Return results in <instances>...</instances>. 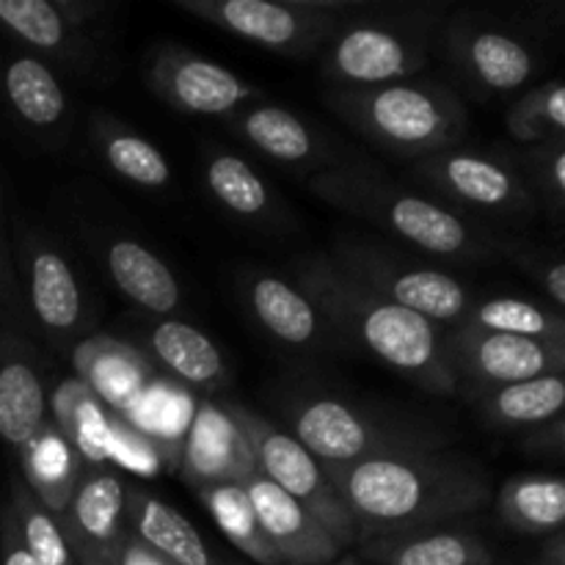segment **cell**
<instances>
[{
	"mask_svg": "<svg viewBox=\"0 0 565 565\" xmlns=\"http://www.w3.org/2000/svg\"><path fill=\"white\" fill-rule=\"evenodd\" d=\"M436 25L439 9L434 3H367L337 28L323 47L320 72L337 88L408 81L428 64Z\"/></svg>",
	"mask_w": 565,
	"mask_h": 565,
	"instance_id": "6",
	"label": "cell"
},
{
	"mask_svg": "<svg viewBox=\"0 0 565 565\" xmlns=\"http://www.w3.org/2000/svg\"><path fill=\"white\" fill-rule=\"evenodd\" d=\"M500 257L511 259L546 298V307L563 315L565 309V263L561 254L546 252V248L530 246L524 241H513V237H502Z\"/></svg>",
	"mask_w": 565,
	"mask_h": 565,
	"instance_id": "39",
	"label": "cell"
},
{
	"mask_svg": "<svg viewBox=\"0 0 565 565\" xmlns=\"http://www.w3.org/2000/svg\"><path fill=\"white\" fill-rule=\"evenodd\" d=\"M17 456H20V478L25 480L33 497L58 519L66 511L77 480L86 472L77 452L58 434V428L47 423L17 450Z\"/></svg>",
	"mask_w": 565,
	"mask_h": 565,
	"instance_id": "31",
	"label": "cell"
},
{
	"mask_svg": "<svg viewBox=\"0 0 565 565\" xmlns=\"http://www.w3.org/2000/svg\"><path fill=\"white\" fill-rule=\"evenodd\" d=\"M127 527L169 565H232L177 508L143 486H127Z\"/></svg>",
	"mask_w": 565,
	"mask_h": 565,
	"instance_id": "25",
	"label": "cell"
},
{
	"mask_svg": "<svg viewBox=\"0 0 565 565\" xmlns=\"http://www.w3.org/2000/svg\"><path fill=\"white\" fill-rule=\"evenodd\" d=\"M445 353L456 392L478 395L494 386L519 384V381L555 375L565 370L563 342L522 340V337L489 334L467 326L445 329Z\"/></svg>",
	"mask_w": 565,
	"mask_h": 565,
	"instance_id": "13",
	"label": "cell"
},
{
	"mask_svg": "<svg viewBox=\"0 0 565 565\" xmlns=\"http://www.w3.org/2000/svg\"><path fill=\"white\" fill-rule=\"evenodd\" d=\"M527 439H524V450L533 452V456H552L563 458V445H565V425L563 417L552 419V423L541 425V428L524 430Z\"/></svg>",
	"mask_w": 565,
	"mask_h": 565,
	"instance_id": "41",
	"label": "cell"
},
{
	"mask_svg": "<svg viewBox=\"0 0 565 565\" xmlns=\"http://www.w3.org/2000/svg\"><path fill=\"white\" fill-rule=\"evenodd\" d=\"M108 557L114 565H169L152 546L143 544L138 535L130 533V530L116 541V546L108 552Z\"/></svg>",
	"mask_w": 565,
	"mask_h": 565,
	"instance_id": "42",
	"label": "cell"
},
{
	"mask_svg": "<svg viewBox=\"0 0 565 565\" xmlns=\"http://www.w3.org/2000/svg\"><path fill=\"white\" fill-rule=\"evenodd\" d=\"M408 177L450 210L461 207L500 218L530 215L539 210L533 193L502 149L494 154L463 147L441 149L414 160Z\"/></svg>",
	"mask_w": 565,
	"mask_h": 565,
	"instance_id": "11",
	"label": "cell"
},
{
	"mask_svg": "<svg viewBox=\"0 0 565 565\" xmlns=\"http://www.w3.org/2000/svg\"><path fill=\"white\" fill-rule=\"evenodd\" d=\"M527 565H565L563 530H561V533L550 535V539H544V550H541V555Z\"/></svg>",
	"mask_w": 565,
	"mask_h": 565,
	"instance_id": "44",
	"label": "cell"
},
{
	"mask_svg": "<svg viewBox=\"0 0 565 565\" xmlns=\"http://www.w3.org/2000/svg\"><path fill=\"white\" fill-rule=\"evenodd\" d=\"M221 121L246 147L265 154L274 163L287 166V169L318 174V171L345 163V158L337 154V149L331 147V141L318 127L309 125L303 116L285 108V105L254 99V103H246L221 116Z\"/></svg>",
	"mask_w": 565,
	"mask_h": 565,
	"instance_id": "16",
	"label": "cell"
},
{
	"mask_svg": "<svg viewBox=\"0 0 565 565\" xmlns=\"http://www.w3.org/2000/svg\"><path fill=\"white\" fill-rule=\"evenodd\" d=\"M143 356L158 362L180 384L204 395H218L230 386L232 375L221 348L196 326L174 318H158L143 329Z\"/></svg>",
	"mask_w": 565,
	"mask_h": 565,
	"instance_id": "23",
	"label": "cell"
},
{
	"mask_svg": "<svg viewBox=\"0 0 565 565\" xmlns=\"http://www.w3.org/2000/svg\"><path fill=\"white\" fill-rule=\"evenodd\" d=\"M6 511L11 513L17 535L22 546L36 565H81L70 541L64 539L58 527V519L33 497L25 480L20 475L9 478V497H6Z\"/></svg>",
	"mask_w": 565,
	"mask_h": 565,
	"instance_id": "35",
	"label": "cell"
},
{
	"mask_svg": "<svg viewBox=\"0 0 565 565\" xmlns=\"http://www.w3.org/2000/svg\"><path fill=\"white\" fill-rule=\"evenodd\" d=\"M458 326L489 334L522 337V340L563 342L565 345V318L546 303L527 301V298H486L475 301Z\"/></svg>",
	"mask_w": 565,
	"mask_h": 565,
	"instance_id": "34",
	"label": "cell"
},
{
	"mask_svg": "<svg viewBox=\"0 0 565 565\" xmlns=\"http://www.w3.org/2000/svg\"><path fill=\"white\" fill-rule=\"evenodd\" d=\"M177 467L188 489L202 491L224 483H243L257 463L241 428L232 423L221 403L207 397L193 412Z\"/></svg>",
	"mask_w": 565,
	"mask_h": 565,
	"instance_id": "19",
	"label": "cell"
},
{
	"mask_svg": "<svg viewBox=\"0 0 565 565\" xmlns=\"http://www.w3.org/2000/svg\"><path fill=\"white\" fill-rule=\"evenodd\" d=\"M309 193L434 259L480 265L500 257L502 252V235H491L434 196L401 185L362 160H345L334 169L312 174Z\"/></svg>",
	"mask_w": 565,
	"mask_h": 565,
	"instance_id": "3",
	"label": "cell"
},
{
	"mask_svg": "<svg viewBox=\"0 0 565 565\" xmlns=\"http://www.w3.org/2000/svg\"><path fill=\"white\" fill-rule=\"evenodd\" d=\"M497 516L513 533L550 539L565 519V480L557 475H513L497 491Z\"/></svg>",
	"mask_w": 565,
	"mask_h": 565,
	"instance_id": "32",
	"label": "cell"
},
{
	"mask_svg": "<svg viewBox=\"0 0 565 565\" xmlns=\"http://www.w3.org/2000/svg\"><path fill=\"white\" fill-rule=\"evenodd\" d=\"M0 565H36L33 557L25 552V546H22L6 505L0 508Z\"/></svg>",
	"mask_w": 565,
	"mask_h": 565,
	"instance_id": "43",
	"label": "cell"
},
{
	"mask_svg": "<svg viewBox=\"0 0 565 565\" xmlns=\"http://www.w3.org/2000/svg\"><path fill=\"white\" fill-rule=\"evenodd\" d=\"M502 154L513 163L524 185L533 193L535 204L550 210L552 218L561 221L565 213V141L530 143V147H502Z\"/></svg>",
	"mask_w": 565,
	"mask_h": 565,
	"instance_id": "37",
	"label": "cell"
},
{
	"mask_svg": "<svg viewBox=\"0 0 565 565\" xmlns=\"http://www.w3.org/2000/svg\"><path fill=\"white\" fill-rule=\"evenodd\" d=\"M373 565H494V552L472 530L452 524L359 541Z\"/></svg>",
	"mask_w": 565,
	"mask_h": 565,
	"instance_id": "24",
	"label": "cell"
},
{
	"mask_svg": "<svg viewBox=\"0 0 565 565\" xmlns=\"http://www.w3.org/2000/svg\"><path fill=\"white\" fill-rule=\"evenodd\" d=\"M505 130L516 147L563 138L565 130V86L546 81L527 88L505 116Z\"/></svg>",
	"mask_w": 565,
	"mask_h": 565,
	"instance_id": "38",
	"label": "cell"
},
{
	"mask_svg": "<svg viewBox=\"0 0 565 565\" xmlns=\"http://www.w3.org/2000/svg\"><path fill=\"white\" fill-rule=\"evenodd\" d=\"M180 11L248 44L312 58L337 28L364 9V0H171Z\"/></svg>",
	"mask_w": 565,
	"mask_h": 565,
	"instance_id": "7",
	"label": "cell"
},
{
	"mask_svg": "<svg viewBox=\"0 0 565 565\" xmlns=\"http://www.w3.org/2000/svg\"><path fill=\"white\" fill-rule=\"evenodd\" d=\"M58 527L72 552L108 555L127 533V483L114 469H86L72 491Z\"/></svg>",
	"mask_w": 565,
	"mask_h": 565,
	"instance_id": "22",
	"label": "cell"
},
{
	"mask_svg": "<svg viewBox=\"0 0 565 565\" xmlns=\"http://www.w3.org/2000/svg\"><path fill=\"white\" fill-rule=\"evenodd\" d=\"M75 557L81 565H114L108 555H97V552H75Z\"/></svg>",
	"mask_w": 565,
	"mask_h": 565,
	"instance_id": "45",
	"label": "cell"
},
{
	"mask_svg": "<svg viewBox=\"0 0 565 565\" xmlns=\"http://www.w3.org/2000/svg\"><path fill=\"white\" fill-rule=\"evenodd\" d=\"M202 177L210 196L232 218L248 224H281V199L270 191L268 182L230 149L213 147L204 152Z\"/></svg>",
	"mask_w": 565,
	"mask_h": 565,
	"instance_id": "28",
	"label": "cell"
},
{
	"mask_svg": "<svg viewBox=\"0 0 565 565\" xmlns=\"http://www.w3.org/2000/svg\"><path fill=\"white\" fill-rule=\"evenodd\" d=\"M281 417L287 434L323 467L445 450L452 439V430L439 419L353 403L329 392H292L281 401Z\"/></svg>",
	"mask_w": 565,
	"mask_h": 565,
	"instance_id": "4",
	"label": "cell"
},
{
	"mask_svg": "<svg viewBox=\"0 0 565 565\" xmlns=\"http://www.w3.org/2000/svg\"><path fill=\"white\" fill-rule=\"evenodd\" d=\"M326 257L364 290L441 329L461 323L475 303L472 292L461 279L428 263H419L386 243L340 237Z\"/></svg>",
	"mask_w": 565,
	"mask_h": 565,
	"instance_id": "8",
	"label": "cell"
},
{
	"mask_svg": "<svg viewBox=\"0 0 565 565\" xmlns=\"http://www.w3.org/2000/svg\"><path fill=\"white\" fill-rule=\"evenodd\" d=\"M81 381L110 408L125 412L149 386V359L108 337H94L77 345L75 353Z\"/></svg>",
	"mask_w": 565,
	"mask_h": 565,
	"instance_id": "29",
	"label": "cell"
},
{
	"mask_svg": "<svg viewBox=\"0 0 565 565\" xmlns=\"http://www.w3.org/2000/svg\"><path fill=\"white\" fill-rule=\"evenodd\" d=\"M323 469L351 513L356 544L452 524L494 500L483 463L447 447Z\"/></svg>",
	"mask_w": 565,
	"mask_h": 565,
	"instance_id": "1",
	"label": "cell"
},
{
	"mask_svg": "<svg viewBox=\"0 0 565 565\" xmlns=\"http://www.w3.org/2000/svg\"><path fill=\"white\" fill-rule=\"evenodd\" d=\"M143 83L160 103L188 116L221 119L230 110L259 99V88L243 81L237 72L174 44H163L149 55Z\"/></svg>",
	"mask_w": 565,
	"mask_h": 565,
	"instance_id": "15",
	"label": "cell"
},
{
	"mask_svg": "<svg viewBox=\"0 0 565 565\" xmlns=\"http://www.w3.org/2000/svg\"><path fill=\"white\" fill-rule=\"evenodd\" d=\"M47 412L55 419L50 423L70 441L72 450L86 469H108L110 445H114L116 414L83 384L81 379L61 381L53 397H47Z\"/></svg>",
	"mask_w": 565,
	"mask_h": 565,
	"instance_id": "27",
	"label": "cell"
},
{
	"mask_svg": "<svg viewBox=\"0 0 565 565\" xmlns=\"http://www.w3.org/2000/svg\"><path fill=\"white\" fill-rule=\"evenodd\" d=\"M292 285L315 303L351 351L356 348L379 359L430 395H456L441 326L364 290L326 254L298 259L292 265Z\"/></svg>",
	"mask_w": 565,
	"mask_h": 565,
	"instance_id": "2",
	"label": "cell"
},
{
	"mask_svg": "<svg viewBox=\"0 0 565 565\" xmlns=\"http://www.w3.org/2000/svg\"><path fill=\"white\" fill-rule=\"evenodd\" d=\"M105 11V0H0V31L47 66L103 75L105 47L97 25Z\"/></svg>",
	"mask_w": 565,
	"mask_h": 565,
	"instance_id": "10",
	"label": "cell"
},
{
	"mask_svg": "<svg viewBox=\"0 0 565 565\" xmlns=\"http://www.w3.org/2000/svg\"><path fill=\"white\" fill-rule=\"evenodd\" d=\"M14 265L33 331H39L53 351L77 348V340L83 342L92 323V309L66 254L42 232L20 230Z\"/></svg>",
	"mask_w": 565,
	"mask_h": 565,
	"instance_id": "12",
	"label": "cell"
},
{
	"mask_svg": "<svg viewBox=\"0 0 565 565\" xmlns=\"http://www.w3.org/2000/svg\"><path fill=\"white\" fill-rule=\"evenodd\" d=\"M0 99L25 130L64 141L72 125L70 97L53 66L36 55H0Z\"/></svg>",
	"mask_w": 565,
	"mask_h": 565,
	"instance_id": "21",
	"label": "cell"
},
{
	"mask_svg": "<svg viewBox=\"0 0 565 565\" xmlns=\"http://www.w3.org/2000/svg\"><path fill=\"white\" fill-rule=\"evenodd\" d=\"M326 565H362V561H359V557H351V555H348V557H337V561H331V563H326Z\"/></svg>",
	"mask_w": 565,
	"mask_h": 565,
	"instance_id": "46",
	"label": "cell"
},
{
	"mask_svg": "<svg viewBox=\"0 0 565 565\" xmlns=\"http://www.w3.org/2000/svg\"><path fill=\"white\" fill-rule=\"evenodd\" d=\"M323 105L386 154L419 160L461 147L469 114L458 92L439 81H395L362 88H326Z\"/></svg>",
	"mask_w": 565,
	"mask_h": 565,
	"instance_id": "5",
	"label": "cell"
},
{
	"mask_svg": "<svg viewBox=\"0 0 565 565\" xmlns=\"http://www.w3.org/2000/svg\"><path fill=\"white\" fill-rule=\"evenodd\" d=\"M47 397L36 348L0 309V439L14 452L50 423Z\"/></svg>",
	"mask_w": 565,
	"mask_h": 565,
	"instance_id": "18",
	"label": "cell"
},
{
	"mask_svg": "<svg viewBox=\"0 0 565 565\" xmlns=\"http://www.w3.org/2000/svg\"><path fill=\"white\" fill-rule=\"evenodd\" d=\"M105 270L121 296L154 318H171L180 309L182 290L174 270L143 243L116 237L105 248Z\"/></svg>",
	"mask_w": 565,
	"mask_h": 565,
	"instance_id": "26",
	"label": "cell"
},
{
	"mask_svg": "<svg viewBox=\"0 0 565 565\" xmlns=\"http://www.w3.org/2000/svg\"><path fill=\"white\" fill-rule=\"evenodd\" d=\"M447 55L458 77L475 94H505L522 88L539 72V55L522 33L478 14L447 22Z\"/></svg>",
	"mask_w": 565,
	"mask_h": 565,
	"instance_id": "14",
	"label": "cell"
},
{
	"mask_svg": "<svg viewBox=\"0 0 565 565\" xmlns=\"http://www.w3.org/2000/svg\"><path fill=\"white\" fill-rule=\"evenodd\" d=\"M469 401L475 403V412L489 428L533 430L563 417L565 381L563 373L539 375L519 384L483 390L478 395H469Z\"/></svg>",
	"mask_w": 565,
	"mask_h": 565,
	"instance_id": "30",
	"label": "cell"
},
{
	"mask_svg": "<svg viewBox=\"0 0 565 565\" xmlns=\"http://www.w3.org/2000/svg\"><path fill=\"white\" fill-rule=\"evenodd\" d=\"M88 138L105 166L130 185L158 191L171 182V166L166 154L125 121L97 110L88 121Z\"/></svg>",
	"mask_w": 565,
	"mask_h": 565,
	"instance_id": "33",
	"label": "cell"
},
{
	"mask_svg": "<svg viewBox=\"0 0 565 565\" xmlns=\"http://www.w3.org/2000/svg\"><path fill=\"white\" fill-rule=\"evenodd\" d=\"M0 309L9 315L25 334H31L33 326L25 312V301H22L20 276H17L14 265V243L9 241V232H6L3 202H0Z\"/></svg>",
	"mask_w": 565,
	"mask_h": 565,
	"instance_id": "40",
	"label": "cell"
},
{
	"mask_svg": "<svg viewBox=\"0 0 565 565\" xmlns=\"http://www.w3.org/2000/svg\"><path fill=\"white\" fill-rule=\"evenodd\" d=\"M196 497L202 500V505L213 513L221 533H224L243 555H248L259 565H281L276 552L270 550V544L265 541L263 530H259L257 513H254L252 500H248L243 483L213 486V489L196 491Z\"/></svg>",
	"mask_w": 565,
	"mask_h": 565,
	"instance_id": "36",
	"label": "cell"
},
{
	"mask_svg": "<svg viewBox=\"0 0 565 565\" xmlns=\"http://www.w3.org/2000/svg\"><path fill=\"white\" fill-rule=\"evenodd\" d=\"M243 489L281 565H326L342 555V546L326 533L323 524L257 469L243 480Z\"/></svg>",
	"mask_w": 565,
	"mask_h": 565,
	"instance_id": "20",
	"label": "cell"
},
{
	"mask_svg": "<svg viewBox=\"0 0 565 565\" xmlns=\"http://www.w3.org/2000/svg\"><path fill=\"white\" fill-rule=\"evenodd\" d=\"M224 412L230 414L232 423L241 428L248 450H252L257 472L265 475L274 486H279L285 494H290L298 505L307 508L326 533L342 546H356V527L348 513L345 502L340 500L337 489L331 486L323 463L301 445L292 439L285 428L274 425L270 419L259 417L243 403L224 401Z\"/></svg>",
	"mask_w": 565,
	"mask_h": 565,
	"instance_id": "9",
	"label": "cell"
},
{
	"mask_svg": "<svg viewBox=\"0 0 565 565\" xmlns=\"http://www.w3.org/2000/svg\"><path fill=\"white\" fill-rule=\"evenodd\" d=\"M243 298L259 329L298 356H329L348 351L329 320L290 281L268 274H248L243 281Z\"/></svg>",
	"mask_w": 565,
	"mask_h": 565,
	"instance_id": "17",
	"label": "cell"
}]
</instances>
